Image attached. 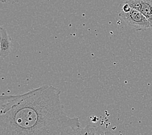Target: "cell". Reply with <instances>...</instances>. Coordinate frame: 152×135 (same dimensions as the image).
<instances>
[{
  "mask_svg": "<svg viewBox=\"0 0 152 135\" xmlns=\"http://www.w3.org/2000/svg\"><path fill=\"white\" fill-rule=\"evenodd\" d=\"M61 90L42 85L0 115V135H72L81 127L78 117L64 112Z\"/></svg>",
  "mask_w": 152,
  "mask_h": 135,
  "instance_id": "1",
  "label": "cell"
},
{
  "mask_svg": "<svg viewBox=\"0 0 152 135\" xmlns=\"http://www.w3.org/2000/svg\"><path fill=\"white\" fill-rule=\"evenodd\" d=\"M119 16L126 23L134 27L137 31L146 30L151 27L148 20L138 10L131 9L129 12L121 11Z\"/></svg>",
  "mask_w": 152,
  "mask_h": 135,
  "instance_id": "2",
  "label": "cell"
},
{
  "mask_svg": "<svg viewBox=\"0 0 152 135\" xmlns=\"http://www.w3.org/2000/svg\"><path fill=\"white\" fill-rule=\"evenodd\" d=\"M125 3L145 16L152 27V0H126Z\"/></svg>",
  "mask_w": 152,
  "mask_h": 135,
  "instance_id": "3",
  "label": "cell"
},
{
  "mask_svg": "<svg viewBox=\"0 0 152 135\" xmlns=\"http://www.w3.org/2000/svg\"><path fill=\"white\" fill-rule=\"evenodd\" d=\"M28 94L29 92L18 95H0V115L7 112Z\"/></svg>",
  "mask_w": 152,
  "mask_h": 135,
  "instance_id": "4",
  "label": "cell"
},
{
  "mask_svg": "<svg viewBox=\"0 0 152 135\" xmlns=\"http://www.w3.org/2000/svg\"><path fill=\"white\" fill-rule=\"evenodd\" d=\"M11 50V38L4 27H1L0 32V57L8 56Z\"/></svg>",
  "mask_w": 152,
  "mask_h": 135,
  "instance_id": "5",
  "label": "cell"
},
{
  "mask_svg": "<svg viewBox=\"0 0 152 135\" xmlns=\"http://www.w3.org/2000/svg\"><path fill=\"white\" fill-rule=\"evenodd\" d=\"M106 133L100 129L98 127H96L92 125H87L85 127H79L77 129H76L74 132V134H105Z\"/></svg>",
  "mask_w": 152,
  "mask_h": 135,
  "instance_id": "6",
  "label": "cell"
},
{
  "mask_svg": "<svg viewBox=\"0 0 152 135\" xmlns=\"http://www.w3.org/2000/svg\"><path fill=\"white\" fill-rule=\"evenodd\" d=\"M131 9L132 8L131 7V6L129 4H127V3H124L122 11H123L124 12H129Z\"/></svg>",
  "mask_w": 152,
  "mask_h": 135,
  "instance_id": "7",
  "label": "cell"
},
{
  "mask_svg": "<svg viewBox=\"0 0 152 135\" xmlns=\"http://www.w3.org/2000/svg\"><path fill=\"white\" fill-rule=\"evenodd\" d=\"M20 0H7V2L11 4H15V3H18Z\"/></svg>",
  "mask_w": 152,
  "mask_h": 135,
  "instance_id": "8",
  "label": "cell"
},
{
  "mask_svg": "<svg viewBox=\"0 0 152 135\" xmlns=\"http://www.w3.org/2000/svg\"><path fill=\"white\" fill-rule=\"evenodd\" d=\"M0 2L5 3V2H7V0H0Z\"/></svg>",
  "mask_w": 152,
  "mask_h": 135,
  "instance_id": "9",
  "label": "cell"
},
{
  "mask_svg": "<svg viewBox=\"0 0 152 135\" xmlns=\"http://www.w3.org/2000/svg\"><path fill=\"white\" fill-rule=\"evenodd\" d=\"M0 32H1V26H0Z\"/></svg>",
  "mask_w": 152,
  "mask_h": 135,
  "instance_id": "10",
  "label": "cell"
}]
</instances>
